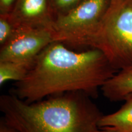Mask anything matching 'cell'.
I'll use <instances>...</instances> for the list:
<instances>
[{
  "mask_svg": "<svg viewBox=\"0 0 132 132\" xmlns=\"http://www.w3.org/2000/svg\"><path fill=\"white\" fill-rule=\"evenodd\" d=\"M117 72L98 49L76 52L53 41L39 54L25 78L15 82L11 93L27 103L70 92L96 98L98 89Z\"/></svg>",
  "mask_w": 132,
  "mask_h": 132,
  "instance_id": "1",
  "label": "cell"
},
{
  "mask_svg": "<svg viewBox=\"0 0 132 132\" xmlns=\"http://www.w3.org/2000/svg\"><path fill=\"white\" fill-rule=\"evenodd\" d=\"M92 98L70 92L27 103L10 93L0 97V110L21 132H95L103 114Z\"/></svg>",
  "mask_w": 132,
  "mask_h": 132,
  "instance_id": "2",
  "label": "cell"
},
{
  "mask_svg": "<svg viewBox=\"0 0 132 132\" xmlns=\"http://www.w3.org/2000/svg\"><path fill=\"white\" fill-rule=\"evenodd\" d=\"M86 47L101 51L117 71L132 65V0H110Z\"/></svg>",
  "mask_w": 132,
  "mask_h": 132,
  "instance_id": "3",
  "label": "cell"
},
{
  "mask_svg": "<svg viewBox=\"0 0 132 132\" xmlns=\"http://www.w3.org/2000/svg\"><path fill=\"white\" fill-rule=\"evenodd\" d=\"M110 0H85L54 18V40L73 47H86L106 12Z\"/></svg>",
  "mask_w": 132,
  "mask_h": 132,
  "instance_id": "4",
  "label": "cell"
},
{
  "mask_svg": "<svg viewBox=\"0 0 132 132\" xmlns=\"http://www.w3.org/2000/svg\"><path fill=\"white\" fill-rule=\"evenodd\" d=\"M53 41L51 28H16L9 40L1 46L0 61L34 62L43 50Z\"/></svg>",
  "mask_w": 132,
  "mask_h": 132,
  "instance_id": "5",
  "label": "cell"
},
{
  "mask_svg": "<svg viewBox=\"0 0 132 132\" xmlns=\"http://www.w3.org/2000/svg\"><path fill=\"white\" fill-rule=\"evenodd\" d=\"M8 17L15 28H48L52 29L54 16L48 0H15Z\"/></svg>",
  "mask_w": 132,
  "mask_h": 132,
  "instance_id": "6",
  "label": "cell"
},
{
  "mask_svg": "<svg viewBox=\"0 0 132 132\" xmlns=\"http://www.w3.org/2000/svg\"><path fill=\"white\" fill-rule=\"evenodd\" d=\"M103 96L111 102L123 101L132 94V65L118 71L102 87Z\"/></svg>",
  "mask_w": 132,
  "mask_h": 132,
  "instance_id": "7",
  "label": "cell"
},
{
  "mask_svg": "<svg viewBox=\"0 0 132 132\" xmlns=\"http://www.w3.org/2000/svg\"><path fill=\"white\" fill-rule=\"evenodd\" d=\"M125 103L118 111L103 115L98 128H108L119 132H132V94L124 99Z\"/></svg>",
  "mask_w": 132,
  "mask_h": 132,
  "instance_id": "8",
  "label": "cell"
},
{
  "mask_svg": "<svg viewBox=\"0 0 132 132\" xmlns=\"http://www.w3.org/2000/svg\"><path fill=\"white\" fill-rule=\"evenodd\" d=\"M34 62L0 61V85L2 86L9 81L19 82L23 80L32 68Z\"/></svg>",
  "mask_w": 132,
  "mask_h": 132,
  "instance_id": "9",
  "label": "cell"
},
{
  "mask_svg": "<svg viewBox=\"0 0 132 132\" xmlns=\"http://www.w3.org/2000/svg\"><path fill=\"white\" fill-rule=\"evenodd\" d=\"M85 0H48L51 11L54 18L67 12Z\"/></svg>",
  "mask_w": 132,
  "mask_h": 132,
  "instance_id": "10",
  "label": "cell"
},
{
  "mask_svg": "<svg viewBox=\"0 0 132 132\" xmlns=\"http://www.w3.org/2000/svg\"><path fill=\"white\" fill-rule=\"evenodd\" d=\"M15 30L7 14L0 15V45H3L9 40Z\"/></svg>",
  "mask_w": 132,
  "mask_h": 132,
  "instance_id": "11",
  "label": "cell"
},
{
  "mask_svg": "<svg viewBox=\"0 0 132 132\" xmlns=\"http://www.w3.org/2000/svg\"><path fill=\"white\" fill-rule=\"evenodd\" d=\"M15 0H0V15L9 14Z\"/></svg>",
  "mask_w": 132,
  "mask_h": 132,
  "instance_id": "12",
  "label": "cell"
},
{
  "mask_svg": "<svg viewBox=\"0 0 132 132\" xmlns=\"http://www.w3.org/2000/svg\"><path fill=\"white\" fill-rule=\"evenodd\" d=\"M0 132H21L19 130L14 128L6 122L4 119L0 120Z\"/></svg>",
  "mask_w": 132,
  "mask_h": 132,
  "instance_id": "13",
  "label": "cell"
},
{
  "mask_svg": "<svg viewBox=\"0 0 132 132\" xmlns=\"http://www.w3.org/2000/svg\"><path fill=\"white\" fill-rule=\"evenodd\" d=\"M95 132H119L117 130L108 128H99Z\"/></svg>",
  "mask_w": 132,
  "mask_h": 132,
  "instance_id": "14",
  "label": "cell"
}]
</instances>
